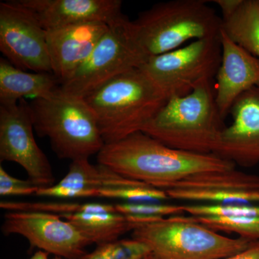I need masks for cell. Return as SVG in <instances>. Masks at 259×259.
<instances>
[{
  "label": "cell",
  "instance_id": "15",
  "mask_svg": "<svg viewBox=\"0 0 259 259\" xmlns=\"http://www.w3.org/2000/svg\"><path fill=\"white\" fill-rule=\"evenodd\" d=\"M222 57L215 76L214 91L218 110L223 119L241 95L259 87V59L233 41L221 29Z\"/></svg>",
  "mask_w": 259,
  "mask_h": 259
},
{
  "label": "cell",
  "instance_id": "12",
  "mask_svg": "<svg viewBox=\"0 0 259 259\" xmlns=\"http://www.w3.org/2000/svg\"><path fill=\"white\" fill-rule=\"evenodd\" d=\"M170 199L193 204H259V177L236 168L197 174L170 186Z\"/></svg>",
  "mask_w": 259,
  "mask_h": 259
},
{
  "label": "cell",
  "instance_id": "4",
  "mask_svg": "<svg viewBox=\"0 0 259 259\" xmlns=\"http://www.w3.org/2000/svg\"><path fill=\"white\" fill-rule=\"evenodd\" d=\"M222 18L205 0H172L143 12L131 29L145 56L176 50L190 40L218 37Z\"/></svg>",
  "mask_w": 259,
  "mask_h": 259
},
{
  "label": "cell",
  "instance_id": "18",
  "mask_svg": "<svg viewBox=\"0 0 259 259\" xmlns=\"http://www.w3.org/2000/svg\"><path fill=\"white\" fill-rule=\"evenodd\" d=\"M53 73L27 72L5 58L0 59V103H18L25 98H42L59 88Z\"/></svg>",
  "mask_w": 259,
  "mask_h": 259
},
{
  "label": "cell",
  "instance_id": "1",
  "mask_svg": "<svg viewBox=\"0 0 259 259\" xmlns=\"http://www.w3.org/2000/svg\"><path fill=\"white\" fill-rule=\"evenodd\" d=\"M97 161L121 176L163 191L192 175L236 167L213 153L199 154L168 147L141 131L105 144Z\"/></svg>",
  "mask_w": 259,
  "mask_h": 259
},
{
  "label": "cell",
  "instance_id": "21",
  "mask_svg": "<svg viewBox=\"0 0 259 259\" xmlns=\"http://www.w3.org/2000/svg\"><path fill=\"white\" fill-rule=\"evenodd\" d=\"M191 217L197 222L218 233H236L239 238L252 241H259V217Z\"/></svg>",
  "mask_w": 259,
  "mask_h": 259
},
{
  "label": "cell",
  "instance_id": "17",
  "mask_svg": "<svg viewBox=\"0 0 259 259\" xmlns=\"http://www.w3.org/2000/svg\"><path fill=\"white\" fill-rule=\"evenodd\" d=\"M141 185H147L121 176L103 165H94L89 158H79L71 161L69 171L60 182L40 188L36 195L64 199L95 198L102 189Z\"/></svg>",
  "mask_w": 259,
  "mask_h": 259
},
{
  "label": "cell",
  "instance_id": "20",
  "mask_svg": "<svg viewBox=\"0 0 259 259\" xmlns=\"http://www.w3.org/2000/svg\"><path fill=\"white\" fill-rule=\"evenodd\" d=\"M222 20L227 35L259 59V0H242L236 11Z\"/></svg>",
  "mask_w": 259,
  "mask_h": 259
},
{
  "label": "cell",
  "instance_id": "31",
  "mask_svg": "<svg viewBox=\"0 0 259 259\" xmlns=\"http://www.w3.org/2000/svg\"><path fill=\"white\" fill-rule=\"evenodd\" d=\"M54 259H64V258H61V257L56 256L55 258H54Z\"/></svg>",
  "mask_w": 259,
  "mask_h": 259
},
{
  "label": "cell",
  "instance_id": "6",
  "mask_svg": "<svg viewBox=\"0 0 259 259\" xmlns=\"http://www.w3.org/2000/svg\"><path fill=\"white\" fill-rule=\"evenodd\" d=\"M132 238L147 245L157 259H222L243 251L255 242L223 236L190 215L141 225L132 231Z\"/></svg>",
  "mask_w": 259,
  "mask_h": 259
},
{
  "label": "cell",
  "instance_id": "3",
  "mask_svg": "<svg viewBox=\"0 0 259 259\" xmlns=\"http://www.w3.org/2000/svg\"><path fill=\"white\" fill-rule=\"evenodd\" d=\"M105 144L142 131L168 97L140 69L116 76L84 97Z\"/></svg>",
  "mask_w": 259,
  "mask_h": 259
},
{
  "label": "cell",
  "instance_id": "26",
  "mask_svg": "<svg viewBox=\"0 0 259 259\" xmlns=\"http://www.w3.org/2000/svg\"><path fill=\"white\" fill-rule=\"evenodd\" d=\"M39 190L40 187L30 180L15 178L0 166V195L3 197L36 195Z\"/></svg>",
  "mask_w": 259,
  "mask_h": 259
},
{
  "label": "cell",
  "instance_id": "9",
  "mask_svg": "<svg viewBox=\"0 0 259 259\" xmlns=\"http://www.w3.org/2000/svg\"><path fill=\"white\" fill-rule=\"evenodd\" d=\"M29 103L0 105V160L23 167L29 180L40 188L55 185L50 162L37 146Z\"/></svg>",
  "mask_w": 259,
  "mask_h": 259
},
{
  "label": "cell",
  "instance_id": "14",
  "mask_svg": "<svg viewBox=\"0 0 259 259\" xmlns=\"http://www.w3.org/2000/svg\"><path fill=\"white\" fill-rule=\"evenodd\" d=\"M19 1L32 12L46 30L91 23L110 25L124 16L120 0Z\"/></svg>",
  "mask_w": 259,
  "mask_h": 259
},
{
  "label": "cell",
  "instance_id": "2",
  "mask_svg": "<svg viewBox=\"0 0 259 259\" xmlns=\"http://www.w3.org/2000/svg\"><path fill=\"white\" fill-rule=\"evenodd\" d=\"M213 80L198 83L188 95L168 98L141 132L175 149L214 154L226 126L216 103Z\"/></svg>",
  "mask_w": 259,
  "mask_h": 259
},
{
  "label": "cell",
  "instance_id": "28",
  "mask_svg": "<svg viewBox=\"0 0 259 259\" xmlns=\"http://www.w3.org/2000/svg\"><path fill=\"white\" fill-rule=\"evenodd\" d=\"M222 259H259V241H255L243 251Z\"/></svg>",
  "mask_w": 259,
  "mask_h": 259
},
{
  "label": "cell",
  "instance_id": "11",
  "mask_svg": "<svg viewBox=\"0 0 259 259\" xmlns=\"http://www.w3.org/2000/svg\"><path fill=\"white\" fill-rule=\"evenodd\" d=\"M2 230L25 237L31 246L62 258H79L92 244L71 223L51 213L7 212Z\"/></svg>",
  "mask_w": 259,
  "mask_h": 259
},
{
  "label": "cell",
  "instance_id": "27",
  "mask_svg": "<svg viewBox=\"0 0 259 259\" xmlns=\"http://www.w3.org/2000/svg\"><path fill=\"white\" fill-rule=\"evenodd\" d=\"M242 0H214L222 13V19L228 18L236 11L241 5Z\"/></svg>",
  "mask_w": 259,
  "mask_h": 259
},
{
  "label": "cell",
  "instance_id": "13",
  "mask_svg": "<svg viewBox=\"0 0 259 259\" xmlns=\"http://www.w3.org/2000/svg\"><path fill=\"white\" fill-rule=\"evenodd\" d=\"M232 122L220 135L214 154L245 168L259 163V87L237 99Z\"/></svg>",
  "mask_w": 259,
  "mask_h": 259
},
{
  "label": "cell",
  "instance_id": "10",
  "mask_svg": "<svg viewBox=\"0 0 259 259\" xmlns=\"http://www.w3.org/2000/svg\"><path fill=\"white\" fill-rule=\"evenodd\" d=\"M0 51L20 69L52 73L47 30L19 0L0 3Z\"/></svg>",
  "mask_w": 259,
  "mask_h": 259
},
{
  "label": "cell",
  "instance_id": "19",
  "mask_svg": "<svg viewBox=\"0 0 259 259\" xmlns=\"http://www.w3.org/2000/svg\"><path fill=\"white\" fill-rule=\"evenodd\" d=\"M71 223L91 243L97 245L118 240L136 226L117 212H76L60 216Z\"/></svg>",
  "mask_w": 259,
  "mask_h": 259
},
{
  "label": "cell",
  "instance_id": "16",
  "mask_svg": "<svg viewBox=\"0 0 259 259\" xmlns=\"http://www.w3.org/2000/svg\"><path fill=\"white\" fill-rule=\"evenodd\" d=\"M109 25L91 23L47 30L52 73L62 83L88 59Z\"/></svg>",
  "mask_w": 259,
  "mask_h": 259
},
{
  "label": "cell",
  "instance_id": "7",
  "mask_svg": "<svg viewBox=\"0 0 259 259\" xmlns=\"http://www.w3.org/2000/svg\"><path fill=\"white\" fill-rule=\"evenodd\" d=\"M146 59L135 40L131 20L124 15L109 25L88 59L59 88L84 98L116 76L139 69Z\"/></svg>",
  "mask_w": 259,
  "mask_h": 259
},
{
  "label": "cell",
  "instance_id": "25",
  "mask_svg": "<svg viewBox=\"0 0 259 259\" xmlns=\"http://www.w3.org/2000/svg\"><path fill=\"white\" fill-rule=\"evenodd\" d=\"M117 212L125 215H139L151 218H169L183 215V204L166 202H122L115 204Z\"/></svg>",
  "mask_w": 259,
  "mask_h": 259
},
{
  "label": "cell",
  "instance_id": "24",
  "mask_svg": "<svg viewBox=\"0 0 259 259\" xmlns=\"http://www.w3.org/2000/svg\"><path fill=\"white\" fill-rule=\"evenodd\" d=\"M183 206L185 212L193 217H259V204H187Z\"/></svg>",
  "mask_w": 259,
  "mask_h": 259
},
{
  "label": "cell",
  "instance_id": "23",
  "mask_svg": "<svg viewBox=\"0 0 259 259\" xmlns=\"http://www.w3.org/2000/svg\"><path fill=\"white\" fill-rule=\"evenodd\" d=\"M97 197L120 199L124 202H166L170 200L165 191L148 185L102 189L97 192Z\"/></svg>",
  "mask_w": 259,
  "mask_h": 259
},
{
  "label": "cell",
  "instance_id": "30",
  "mask_svg": "<svg viewBox=\"0 0 259 259\" xmlns=\"http://www.w3.org/2000/svg\"><path fill=\"white\" fill-rule=\"evenodd\" d=\"M146 259H157V258H156V257H155L154 255H153L152 254V253H151V254L148 255L147 258H146Z\"/></svg>",
  "mask_w": 259,
  "mask_h": 259
},
{
  "label": "cell",
  "instance_id": "22",
  "mask_svg": "<svg viewBox=\"0 0 259 259\" xmlns=\"http://www.w3.org/2000/svg\"><path fill=\"white\" fill-rule=\"evenodd\" d=\"M151 253L144 243L132 238L99 245L93 252L78 259H146Z\"/></svg>",
  "mask_w": 259,
  "mask_h": 259
},
{
  "label": "cell",
  "instance_id": "29",
  "mask_svg": "<svg viewBox=\"0 0 259 259\" xmlns=\"http://www.w3.org/2000/svg\"><path fill=\"white\" fill-rule=\"evenodd\" d=\"M48 255H49V253H47V252L39 250V251L36 252L35 254L32 255L30 259H49Z\"/></svg>",
  "mask_w": 259,
  "mask_h": 259
},
{
  "label": "cell",
  "instance_id": "5",
  "mask_svg": "<svg viewBox=\"0 0 259 259\" xmlns=\"http://www.w3.org/2000/svg\"><path fill=\"white\" fill-rule=\"evenodd\" d=\"M34 129L50 141L54 152L71 161L98 154L105 143L96 117L82 97L60 88L29 104Z\"/></svg>",
  "mask_w": 259,
  "mask_h": 259
},
{
  "label": "cell",
  "instance_id": "8",
  "mask_svg": "<svg viewBox=\"0 0 259 259\" xmlns=\"http://www.w3.org/2000/svg\"><path fill=\"white\" fill-rule=\"evenodd\" d=\"M222 57L221 35L194 40L176 50L150 56L139 68L168 98L190 93L214 79Z\"/></svg>",
  "mask_w": 259,
  "mask_h": 259
}]
</instances>
